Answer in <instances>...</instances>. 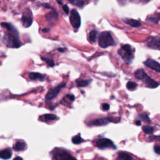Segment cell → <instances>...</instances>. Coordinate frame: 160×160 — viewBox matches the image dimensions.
<instances>
[{
  "label": "cell",
  "instance_id": "obj_1",
  "mask_svg": "<svg viewBox=\"0 0 160 160\" xmlns=\"http://www.w3.org/2000/svg\"><path fill=\"white\" fill-rule=\"evenodd\" d=\"M1 26L6 29L8 33L3 37V41L7 46L13 48H18L21 46V43L19 38V33L18 30L8 22H1Z\"/></svg>",
  "mask_w": 160,
  "mask_h": 160
},
{
  "label": "cell",
  "instance_id": "obj_2",
  "mask_svg": "<svg viewBox=\"0 0 160 160\" xmlns=\"http://www.w3.org/2000/svg\"><path fill=\"white\" fill-rule=\"evenodd\" d=\"M134 76L138 79L143 81L147 87L149 88H156L159 86V83L148 76L142 69H139L134 72Z\"/></svg>",
  "mask_w": 160,
  "mask_h": 160
},
{
  "label": "cell",
  "instance_id": "obj_3",
  "mask_svg": "<svg viewBox=\"0 0 160 160\" xmlns=\"http://www.w3.org/2000/svg\"><path fill=\"white\" fill-rule=\"evenodd\" d=\"M99 46L102 48H106L110 46H114L116 42L109 31H103L98 37Z\"/></svg>",
  "mask_w": 160,
  "mask_h": 160
},
{
  "label": "cell",
  "instance_id": "obj_4",
  "mask_svg": "<svg viewBox=\"0 0 160 160\" xmlns=\"http://www.w3.org/2000/svg\"><path fill=\"white\" fill-rule=\"evenodd\" d=\"M122 58L127 63H131L133 59V51L129 44H124L118 51Z\"/></svg>",
  "mask_w": 160,
  "mask_h": 160
},
{
  "label": "cell",
  "instance_id": "obj_5",
  "mask_svg": "<svg viewBox=\"0 0 160 160\" xmlns=\"http://www.w3.org/2000/svg\"><path fill=\"white\" fill-rule=\"evenodd\" d=\"M52 156L54 160H77L68 152L59 148L54 149Z\"/></svg>",
  "mask_w": 160,
  "mask_h": 160
},
{
  "label": "cell",
  "instance_id": "obj_6",
  "mask_svg": "<svg viewBox=\"0 0 160 160\" xmlns=\"http://www.w3.org/2000/svg\"><path fill=\"white\" fill-rule=\"evenodd\" d=\"M66 86V83L62 82L58 86L54 87L51 88V89L49 90V91L47 92L46 97H45V100L46 102H49L52 101L54 98H55L59 92L61 91V89Z\"/></svg>",
  "mask_w": 160,
  "mask_h": 160
},
{
  "label": "cell",
  "instance_id": "obj_7",
  "mask_svg": "<svg viewBox=\"0 0 160 160\" xmlns=\"http://www.w3.org/2000/svg\"><path fill=\"white\" fill-rule=\"evenodd\" d=\"M69 20H70V23L71 26L74 29H78L80 27L81 23V16L76 9H73L71 11Z\"/></svg>",
  "mask_w": 160,
  "mask_h": 160
},
{
  "label": "cell",
  "instance_id": "obj_8",
  "mask_svg": "<svg viewBox=\"0 0 160 160\" xmlns=\"http://www.w3.org/2000/svg\"><path fill=\"white\" fill-rule=\"evenodd\" d=\"M95 144L97 147L100 149H106V148H112L116 149V147L114 144L113 142L107 138H100L96 139L95 141Z\"/></svg>",
  "mask_w": 160,
  "mask_h": 160
},
{
  "label": "cell",
  "instance_id": "obj_9",
  "mask_svg": "<svg viewBox=\"0 0 160 160\" xmlns=\"http://www.w3.org/2000/svg\"><path fill=\"white\" fill-rule=\"evenodd\" d=\"M146 45L148 47L159 50L160 49V39L159 36H150L146 40Z\"/></svg>",
  "mask_w": 160,
  "mask_h": 160
},
{
  "label": "cell",
  "instance_id": "obj_10",
  "mask_svg": "<svg viewBox=\"0 0 160 160\" xmlns=\"http://www.w3.org/2000/svg\"><path fill=\"white\" fill-rule=\"evenodd\" d=\"M22 22L25 28L29 27L32 23V18L31 12L28 9H26L23 12L22 16Z\"/></svg>",
  "mask_w": 160,
  "mask_h": 160
},
{
  "label": "cell",
  "instance_id": "obj_11",
  "mask_svg": "<svg viewBox=\"0 0 160 160\" xmlns=\"http://www.w3.org/2000/svg\"><path fill=\"white\" fill-rule=\"evenodd\" d=\"M144 64L146 67H148V68H150V69H151L154 71H156L158 72H159L160 71V64H159V63L158 62L153 60V59H147L146 61L144 62Z\"/></svg>",
  "mask_w": 160,
  "mask_h": 160
},
{
  "label": "cell",
  "instance_id": "obj_12",
  "mask_svg": "<svg viewBox=\"0 0 160 160\" xmlns=\"http://www.w3.org/2000/svg\"><path fill=\"white\" fill-rule=\"evenodd\" d=\"M112 121L111 120V119L110 118H102L96 119L91 121L89 122V124L91 126H104Z\"/></svg>",
  "mask_w": 160,
  "mask_h": 160
},
{
  "label": "cell",
  "instance_id": "obj_13",
  "mask_svg": "<svg viewBox=\"0 0 160 160\" xmlns=\"http://www.w3.org/2000/svg\"><path fill=\"white\" fill-rule=\"evenodd\" d=\"M58 18V14L56 10H52L46 15V19L48 22H52L56 21Z\"/></svg>",
  "mask_w": 160,
  "mask_h": 160
},
{
  "label": "cell",
  "instance_id": "obj_14",
  "mask_svg": "<svg viewBox=\"0 0 160 160\" xmlns=\"http://www.w3.org/2000/svg\"><path fill=\"white\" fill-rule=\"evenodd\" d=\"M123 21L126 24H128V25H129L132 27H134V28H139L141 26V22L139 21L136 20V19H134L126 18V19H123Z\"/></svg>",
  "mask_w": 160,
  "mask_h": 160
},
{
  "label": "cell",
  "instance_id": "obj_15",
  "mask_svg": "<svg viewBox=\"0 0 160 160\" xmlns=\"http://www.w3.org/2000/svg\"><path fill=\"white\" fill-rule=\"evenodd\" d=\"M29 77L31 80H34V81L38 80V81H43L45 79V76L39 72H31L29 74Z\"/></svg>",
  "mask_w": 160,
  "mask_h": 160
},
{
  "label": "cell",
  "instance_id": "obj_16",
  "mask_svg": "<svg viewBox=\"0 0 160 160\" xmlns=\"http://www.w3.org/2000/svg\"><path fill=\"white\" fill-rule=\"evenodd\" d=\"M26 148V144L22 141H17L13 146V149L16 151H24Z\"/></svg>",
  "mask_w": 160,
  "mask_h": 160
},
{
  "label": "cell",
  "instance_id": "obj_17",
  "mask_svg": "<svg viewBox=\"0 0 160 160\" xmlns=\"http://www.w3.org/2000/svg\"><path fill=\"white\" fill-rule=\"evenodd\" d=\"M11 156H12V151L9 148L4 149L0 152V158L2 159H8L11 158Z\"/></svg>",
  "mask_w": 160,
  "mask_h": 160
},
{
  "label": "cell",
  "instance_id": "obj_18",
  "mask_svg": "<svg viewBox=\"0 0 160 160\" xmlns=\"http://www.w3.org/2000/svg\"><path fill=\"white\" fill-rule=\"evenodd\" d=\"M91 82V79H78L76 81V84L78 87L82 88L88 86Z\"/></svg>",
  "mask_w": 160,
  "mask_h": 160
},
{
  "label": "cell",
  "instance_id": "obj_19",
  "mask_svg": "<svg viewBox=\"0 0 160 160\" xmlns=\"http://www.w3.org/2000/svg\"><path fill=\"white\" fill-rule=\"evenodd\" d=\"M118 160H132V158L128 153L124 152H121L118 154Z\"/></svg>",
  "mask_w": 160,
  "mask_h": 160
},
{
  "label": "cell",
  "instance_id": "obj_20",
  "mask_svg": "<svg viewBox=\"0 0 160 160\" xmlns=\"http://www.w3.org/2000/svg\"><path fill=\"white\" fill-rule=\"evenodd\" d=\"M98 36V32L96 30H92L89 34V40L91 43L96 42Z\"/></svg>",
  "mask_w": 160,
  "mask_h": 160
},
{
  "label": "cell",
  "instance_id": "obj_21",
  "mask_svg": "<svg viewBox=\"0 0 160 160\" xmlns=\"http://www.w3.org/2000/svg\"><path fill=\"white\" fill-rule=\"evenodd\" d=\"M146 20L151 23L153 24H157L159 22V16L156 17V16H148L146 18Z\"/></svg>",
  "mask_w": 160,
  "mask_h": 160
},
{
  "label": "cell",
  "instance_id": "obj_22",
  "mask_svg": "<svg viewBox=\"0 0 160 160\" xmlns=\"http://www.w3.org/2000/svg\"><path fill=\"white\" fill-rule=\"evenodd\" d=\"M71 4H72L74 6H76L79 8H82L84 6L85 4V1H77V0H74V1H69Z\"/></svg>",
  "mask_w": 160,
  "mask_h": 160
},
{
  "label": "cell",
  "instance_id": "obj_23",
  "mask_svg": "<svg viewBox=\"0 0 160 160\" xmlns=\"http://www.w3.org/2000/svg\"><path fill=\"white\" fill-rule=\"evenodd\" d=\"M142 131L146 134H152L154 132V128L150 126H145L142 127Z\"/></svg>",
  "mask_w": 160,
  "mask_h": 160
},
{
  "label": "cell",
  "instance_id": "obj_24",
  "mask_svg": "<svg viewBox=\"0 0 160 160\" xmlns=\"http://www.w3.org/2000/svg\"><path fill=\"white\" fill-rule=\"evenodd\" d=\"M82 139L81 138V134H78V135L74 136L72 138V142L74 143V144H80L82 142Z\"/></svg>",
  "mask_w": 160,
  "mask_h": 160
},
{
  "label": "cell",
  "instance_id": "obj_25",
  "mask_svg": "<svg viewBox=\"0 0 160 160\" xmlns=\"http://www.w3.org/2000/svg\"><path fill=\"white\" fill-rule=\"evenodd\" d=\"M44 117L46 121H54L58 118V117L55 114H46L44 116Z\"/></svg>",
  "mask_w": 160,
  "mask_h": 160
},
{
  "label": "cell",
  "instance_id": "obj_26",
  "mask_svg": "<svg viewBox=\"0 0 160 160\" xmlns=\"http://www.w3.org/2000/svg\"><path fill=\"white\" fill-rule=\"evenodd\" d=\"M136 87H137V84L135 82H133V81H129L126 84V88L129 90L134 89Z\"/></svg>",
  "mask_w": 160,
  "mask_h": 160
},
{
  "label": "cell",
  "instance_id": "obj_27",
  "mask_svg": "<svg viewBox=\"0 0 160 160\" xmlns=\"http://www.w3.org/2000/svg\"><path fill=\"white\" fill-rule=\"evenodd\" d=\"M41 59H42L43 61L46 62L48 64L49 66L53 67V66L55 65L54 62L52 59H51L46 58H44V57H41Z\"/></svg>",
  "mask_w": 160,
  "mask_h": 160
},
{
  "label": "cell",
  "instance_id": "obj_28",
  "mask_svg": "<svg viewBox=\"0 0 160 160\" xmlns=\"http://www.w3.org/2000/svg\"><path fill=\"white\" fill-rule=\"evenodd\" d=\"M139 118H141V119L144 121L150 122V119L146 113H142V114H139Z\"/></svg>",
  "mask_w": 160,
  "mask_h": 160
},
{
  "label": "cell",
  "instance_id": "obj_29",
  "mask_svg": "<svg viewBox=\"0 0 160 160\" xmlns=\"http://www.w3.org/2000/svg\"><path fill=\"white\" fill-rule=\"evenodd\" d=\"M109 104L108 103H104L102 105V109L103 111H108L109 109Z\"/></svg>",
  "mask_w": 160,
  "mask_h": 160
},
{
  "label": "cell",
  "instance_id": "obj_30",
  "mask_svg": "<svg viewBox=\"0 0 160 160\" xmlns=\"http://www.w3.org/2000/svg\"><path fill=\"white\" fill-rule=\"evenodd\" d=\"M62 9H63V11H64L66 14H69V7H68L66 4L63 5Z\"/></svg>",
  "mask_w": 160,
  "mask_h": 160
},
{
  "label": "cell",
  "instance_id": "obj_31",
  "mask_svg": "<svg viewBox=\"0 0 160 160\" xmlns=\"http://www.w3.org/2000/svg\"><path fill=\"white\" fill-rule=\"evenodd\" d=\"M154 152L156 153H157L158 154H159V153H160V148H159V146H158V145L155 146L154 147Z\"/></svg>",
  "mask_w": 160,
  "mask_h": 160
},
{
  "label": "cell",
  "instance_id": "obj_32",
  "mask_svg": "<svg viewBox=\"0 0 160 160\" xmlns=\"http://www.w3.org/2000/svg\"><path fill=\"white\" fill-rule=\"evenodd\" d=\"M66 96H67L71 101H73L74 100V99H75V97H74V96H73V95L68 94Z\"/></svg>",
  "mask_w": 160,
  "mask_h": 160
},
{
  "label": "cell",
  "instance_id": "obj_33",
  "mask_svg": "<svg viewBox=\"0 0 160 160\" xmlns=\"http://www.w3.org/2000/svg\"><path fill=\"white\" fill-rule=\"evenodd\" d=\"M13 160H22V159L21 157H19V156H17Z\"/></svg>",
  "mask_w": 160,
  "mask_h": 160
},
{
  "label": "cell",
  "instance_id": "obj_34",
  "mask_svg": "<svg viewBox=\"0 0 160 160\" xmlns=\"http://www.w3.org/2000/svg\"><path fill=\"white\" fill-rule=\"evenodd\" d=\"M49 31V29H46V28H44V29H42V31L44 32H48Z\"/></svg>",
  "mask_w": 160,
  "mask_h": 160
},
{
  "label": "cell",
  "instance_id": "obj_35",
  "mask_svg": "<svg viewBox=\"0 0 160 160\" xmlns=\"http://www.w3.org/2000/svg\"><path fill=\"white\" fill-rule=\"evenodd\" d=\"M136 124L138 126H139V125H141V121H136Z\"/></svg>",
  "mask_w": 160,
  "mask_h": 160
},
{
  "label": "cell",
  "instance_id": "obj_36",
  "mask_svg": "<svg viewBox=\"0 0 160 160\" xmlns=\"http://www.w3.org/2000/svg\"><path fill=\"white\" fill-rule=\"evenodd\" d=\"M58 51L60 52H64V48H58Z\"/></svg>",
  "mask_w": 160,
  "mask_h": 160
}]
</instances>
